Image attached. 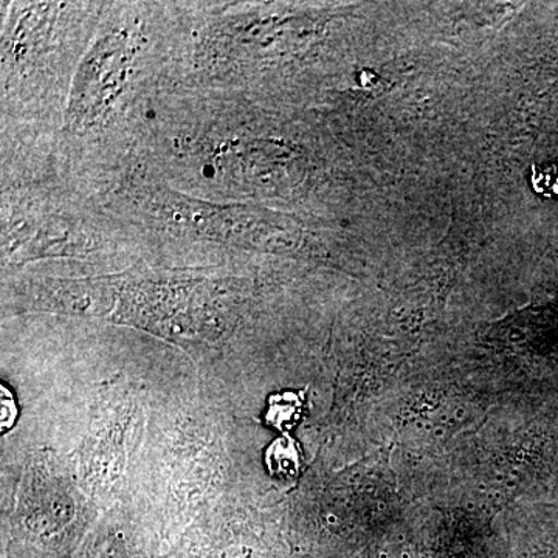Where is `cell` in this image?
I'll return each mask as SVG.
<instances>
[{
    "instance_id": "6da1fadb",
    "label": "cell",
    "mask_w": 558,
    "mask_h": 558,
    "mask_svg": "<svg viewBox=\"0 0 558 558\" xmlns=\"http://www.w3.org/2000/svg\"><path fill=\"white\" fill-rule=\"evenodd\" d=\"M532 186L545 197H558V161L554 163L535 165L532 168Z\"/></svg>"
},
{
    "instance_id": "7a4b0ae2",
    "label": "cell",
    "mask_w": 558,
    "mask_h": 558,
    "mask_svg": "<svg viewBox=\"0 0 558 558\" xmlns=\"http://www.w3.org/2000/svg\"><path fill=\"white\" fill-rule=\"evenodd\" d=\"M13 409V402H11L9 395V402H7L5 391L2 389V428L10 427L11 422H13V414L10 413V410Z\"/></svg>"
}]
</instances>
